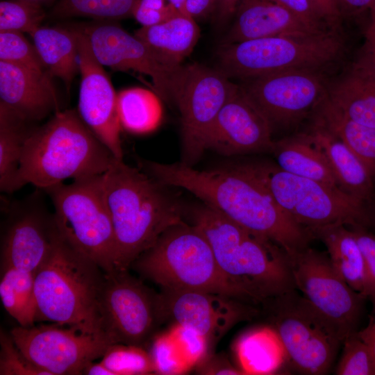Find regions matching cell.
<instances>
[{
  "label": "cell",
  "instance_id": "obj_1",
  "mask_svg": "<svg viewBox=\"0 0 375 375\" xmlns=\"http://www.w3.org/2000/svg\"><path fill=\"white\" fill-rule=\"evenodd\" d=\"M140 166L162 184L188 190L228 219L274 242L290 257L313 238L278 206L250 163L210 170L183 162L141 160Z\"/></svg>",
  "mask_w": 375,
  "mask_h": 375
},
{
  "label": "cell",
  "instance_id": "obj_39",
  "mask_svg": "<svg viewBox=\"0 0 375 375\" xmlns=\"http://www.w3.org/2000/svg\"><path fill=\"white\" fill-rule=\"evenodd\" d=\"M149 353L155 374H180L190 368L170 331L153 338Z\"/></svg>",
  "mask_w": 375,
  "mask_h": 375
},
{
  "label": "cell",
  "instance_id": "obj_17",
  "mask_svg": "<svg viewBox=\"0 0 375 375\" xmlns=\"http://www.w3.org/2000/svg\"><path fill=\"white\" fill-rule=\"evenodd\" d=\"M161 322L194 329L214 345L237 323L253 317L257 310L245 301L201 291L162 290L158 294Z\"/></svg>",
  "mask_w": 375,
  "mask_h": 375
},
{
  "label": "cell",
  "instance_id": "obj_53",
  "mask_svg": "<svg viewBox=\"0 0 375 375\" xmlns=\"http://www.w3.org/2000/svg\"><path fill=\"white\" fill-rule=\"evenodd\" d=\"M178 10L185 14V0H168Z\"/></svg>",
  "mask_w": 375,
  "mask_h": 375
},
{
  "label": "cell",
  "instance_id": "obj_18",
  "mask_svg": "<svg viewBox=\"0 0 375 375\" xmlns=\"http://www.w3.org/2000/svg\"><path fill=\"white\" fill-rule=\"evenodd\" d=\"M73 28L77 40L81 74L78 113L115 157L122 160L117 94L103 65L95 57L86 35L78 26Z\"/></svg>",
  "mask_w": 375,
  "mask_h": 375
},
{
  "label": "cell",
  "instance_id": "obj_37",
  "mask_svg": "<svg viewBox=\"0 0 375 375\" xmlns=\"http://www.w3.org/2000/svg\"><path fill=\"white\" fill-rule=\"evenodd\" d=\"M0 60L40 74L48 73L33 43H30L22 32L0 31Z\"/></svg>",
  "mask_w": 375,
  "mask_h": 375
},
{
  "label": "cell",
  "instance_id": "obj_45",
  "mask_svg": "<svg viewBox=\"0 0 375 375\" xmlns=\"http://www.w3.org/2000/svg\"><path fill=\"white\" fill-rule=\"evenodd\" d=\"M322 16L333 27L342 16L337 0H310Z\"/></svg>",
  "mask_w": 375,
  "mask_h": 375
},
{
  "label": "cell",
  "instance_id": "obj_20",
  "mask_svg": "<svg viewBox=\"0 0 375 375\" xmlns=\"http://www.w3.org/2000/svg\"><path fill=\"white\" fill-rule=\"evenodd\" d=\"M57 228L53 215L30 209L8 226L1 248V270L15 268L35 275L49 256Z\"/></svg>",
  "mask_w": 375,
  "mask_h": 375
},
{
  "label": "cell",
  "instance_id": "obj_6",
  "mask_svg": "<svg viewBox=\"0 0 375 375\" xmlns=\"http://www.w3.org/2000/svg\"><path fill=\"white\" fill-rule=\"evenodd\" d=\"M131 266L162 290L201 291L256 303L224 275L199 228L185 221L167 228Z\"/></svg>",
  "mask_w": 375,
  "mask_h": 375
},
{
  "label": "cell",
  "instance_id": "obj_36",
  "mask_svg": "<svg viewBox=\"0 0 375 375\" xmlns=\"http://www.w3.org/2000/svg\"><path fill=\"white\" fill-rule=\"evenodd\" d=\"M45 17L42 6L26 0L0 2V31H19L30 35Z\"/></svg>",
  "mask_w": 375,
  "mask_h": 375
},
{
  "label": "cell",
  "instance_id": "obj_24",
  "mask_svg": "<svg viewBox=\"0 0 375 375\" xmlns=\"http://www.w3.org/2000/svg\"><path fill=\"white\" fill-rule=\"evenodd\" d=\"M323 151L340 189L369 206L375 207V182L367 168L339 138L314 122L310 132Z\"/></svg>",
  "mask_w": 375,
  "mask_h": 375
},
{
  "label": "cell",
  "instance_id": "obj_44",
  "mask_svg": "<svg viewBox=\"0 0 375 375\" xmlns=\"http://www.w3.org/2000/svg\"><path fill=\"white\" fill-rule=\"evenodd\" d=\"M269 1L283 6L308 22L325 28H336L326 21L310 0Z\"/></svg>",
  "mask_w": 375,
  "mask_h": 375
},
{
  "label": "cell",
  "instance_id": "obj_9",
  "mask_svg": "<svg viewBox=\"0 0 375 375\" xmlns=\"http://www.w3.org/2000/svg\"><path fill=\"white\" fill-rule=\"evenodd\" d=\"M278 206L306 228L333 224L370 228L372 209L319 181L287 172L272 163H250Z\"/></svg>",
  "mask_w": 375,
  "mask_h": 375
},
{
  "label": "cell",
  "instance_id": "obj_8",
  "mask_svg": "<svg viewBox=\"0 0 375 375\" xmlns=\"http://www.w3.org/2000/svg\"><path fill=\"white\" fill-rule=\"evenodd\" d=\"M103 174L80 178L44 190L62 238L106 274L116 271L113 226L103 189Z\"/></svg>",
  "mask_w": 375,
  "mask_h": 375
},
{
  "label": "cell",
  "instance_id": "obj_40",
  "mask_svg": "<svg viewBox=\"0 0 375 375\" xmlns=\"http://www.w3.org/2000/svg\"><path fill=\"white\" fill-rule=\"evenodd\" d=\"M0 346L1 375H48L24 355L10 334L1 331Z\"/></svg>",
  "mask_w": 375,
  "mask_h": 375
},
{
  "label": "cell",
  "instance_id": "obj_27",
  "mask_svg": "<svg viewBox=\"0 0 375 375\" xmlns=\"http://www.w3.org/2000/svg\"><path fill=\"white\" fill-rule=\"evenodd\" d=\"M134 35L167 62L180 66L196 45L200 29L194 19L178 12L160 24L142 26Z\"/></svg>",
  "mask_w": 375,
  "mask_h": 375
},
{
  "label": "cell",
  "instance_id": "obj_52",
  "mask_svg": "<svg viewBox=\"0 0 375 375\" xmlns=\"http://www.w3.org/2000/svg\"><path fill=\"white\" fill-rule=\"evenodd\" d=\"M83 374L86 375H112L101 361L99 362H91L84 369Z\"/></svg>",
  "mask_w": 375,
  "mask_h": 375
},
{
  "label": "cell",
  "instance_id": "obj_50",
  "mask_svg": "<svg viewBox=\"0 0 375 375\" xmlns=\"http://www.w3.org/2000/svg\"><path fill=\"white\" fill-rule=\"evenodd\" d=\"M210 361V363L208 361L205 362L203 373L210 374H244L240 369H236L228 362H223L218 359H216L215 361V359Z\"/></svg>",
  "mask_w": 375,
  "mask_h": 375
},
{
  "label": "cell",
  "instance_id": "obj_25",
  "mask_svg": "<svg viewBox=\"0 0 375 375\" xmlns=\"http://www.w3.org/2000/svg\"><path fill=\"white\" fill-rule=\"evenodd\" d=\"M271 153L281 169L341 190L323 151L310 133L274 141Z\"/></svg>",
  "mask_w": 375,
  "mask_h": 375
},
{
  "label": "cell",
  "instance_id": "obj_10",
  "mask_svg": "<svg viewBox=\"0 0 375 375\" xmlns=\"http://www.w3.org/2000/svg\"><path fill=\"white\" fill-rule=\"evenodd\" d=\"M263 301L288 361L298 372L327 374L343 340L335 326L295 290Z\"/></svg>",
  "mask_w": 375,
  "mask_h": 375
},
{
  "label": "cell",
  "instance_id": "obj_15",
  "mask_svg": "<svg viewBox=\"0 0 375 375\" xmlns=\"http://www.w3.org/2000/svg\"><path fill=\"white\" fill-rule=\"evenodd\" d=\"M325 71L293 69L243 81L242 89L274 126L289 127L314 113L327 94Z\"/></svg>",
  "mask_w": 375,
  "mask_h": 375
},
{
  "label": "cell",
  "instance_id": "obj_51",
  "mask_svg": "<svg viewBox=\"0 0 375 375\" xmlns=\"http://www.w3.org/2000/svg\"><path fill=\"white\" fill-rule=\"evenodd\" d=\"M373 313L368 325L358 331L360 337L369 345L375 360V303L373 304Z\"/></svg>",
  "mask_w": 375,
  "mask_h": 375
},
{
  "label": "cell",
  "instance_id": "obj_4",
  "mask_svg": "<svg viewBox=\"0 0 375 375\" xmlns=\"http://www.w3.org/2000/svg\"><path fill=\"white\" fill-rule=\"evenodd\" d=\"M119 159L95 136L74 110H58L29 131L23 147L19 177L46 190L73 180L103 174Z\"/></svg>",
  "mask_w": 375,
  "mask_h": 375
},
{
  "label": "cell",
  "instance_id": "obj_41",
  "mask_svg": "<svg viewBox=\"0 0 375 375\" xmlns=\"http://www.w3.org/2000/svg\"><path fill=\"white\" fill-rule=\"evenodd\" d=\"M170 332L190 367L204 360L209 345L203 335L192 328L177 324H174Z\"/></svg>",
  "mask_w": 375,
  "mask_h": 375
},
{
  "label": "cell",
  "instance_id": "obj_34",
  "mask_svg": "<svg viewBox=\"0 0 375 375\" xmlns=\"http://www.w3.org/2000/svg\"><path fill=\"white\" fill-rule=\"evenodd\" d=\"M138 0H58L51 12L56 18L88 17L97 21L129 17Z\"/></svg>",
  "mask_w": 375,
  "mask_h": 375
},
{
  "label": "cell",
  "instance_id": "obj_29",
  "mask_svg": "<svg viewBox=\"0 0 375 375\" xmlns=\"http://www.w3.org/2000/svg\"><path fill=\"white\" fill-rule=\"evenodd\" d=\"M235 351L244 374H272L288 361L283 344L272 327L258 328L242 335Z\"/></svg>",
  "mask_w": 375,
  "mask_h": 375
},
{
  "label": "cell",
  "instance_id": "obj_2",
  "mask_svg": "<svg viewBox=\"0 0 375 375\" xmlns=\"http://www.w3.org/2000/svg\"><path fill=\"white\" fill-rule=\"evenodd\" d=\"M167 187L123 159L103 174L115 238L117 270L128 269L167 228L184 221L181 205Z\"/></svg>",
  "mask_w": 375,
  "mask_h": 375
},
{
  "label": "cell",
  "instance_id": "obj_42",
  "mask_svg": "<svg viewBox=\"0 0 375 375\" xmlns=\"http://www.w3.org/2000/svg\"><path fill=\"white\" fill-rule=\"evenodd\" d=\"M362 251L366 274V297L375 303V232L362 226H349Z\"/></svg>",
  "mask_w": 375,
  "mask_h": 375
},
{
  "label": "cell",
  "instance_id": "obj_16",
  "mask_svg": "<svg viewBox=\"0 0 375 375\" xmlns=\"http://www.w3.org/2000/svg\"><path fill=\"white\" fill-rule=\"evenodd\" d=\"M127 270L105 273L99 303L101 328L115 344L143 347L162 322L158 294Z\"/></svg>",
  "mask_w": 375,
  "mask_h": 375
},
{
  "label": "cell",
  "instance_id": "obj_47",
  "mask_svg": "<svg viewBox=\"0 0 375 375\" xmlns=\"http://www.w3.org/2000/svg\"><path fill=\"white\" fill-rule=\"evenodd\" d=\"M342 15L343 12L347 15H356L365 11H369L375 0H337Z\"/></svg>",
  "mask_w": 375,
  "mask_h": 375
},
{
  "label": "cell",
  "instance_id": "obj_30",
  "mask_svg": "<svg viewBox=\"0 0 375 375\" xmlns=\"http://www.w3.org/2000/svg\"><path fill=\"white\" fill-rule=\"evenodd\" d=\"M316 122L339 138L362 162L375 182V128L344 117L326 97L315 111Z\"/></svg>",
  "mask_w": 375,
  "mask_h": 375
},
{
  "label": "cell",
  "instance_id": "obj_48",
  "mask_svg": "<svg viewBox=\"0 0 375 375\" xmlns=\"http://www.w3.org/2000/svg\"><path fill=\"white\" fill-rule=\"evenodd\" d=\"M364 42L361 47L375 67V17L370 19L364 31Z\"/></svg>",
  "mask_w": 375,
  "mask_h": 375
},
{
  "label": "cell",
  "instance_id": "obj_55",
  "mask_svg": "<svg viewBox=\"0 0 375 375\" xmlns=\"http://www.w3.org/2000/svg\"><path fill=\"white\" fill-rule=\"evenodd\" d=\"M371 229L375 232V207L374 208L372 214V224Z\"/></svg>",
  "mask_w": 375,
  "mask_h": 375
},
{
  "label": "cell",
  "instance_id": "obj_43",
  "mask_svg": "<svg viewBox=\"0 0 375 375\" xmlns=\"http://www.w3.org/2000/svg\"><path fill=\"white\" fill-rule=\"evenodd\" d=\"M181 12L168 0H138L132 16L142 26L160 24Z\"/></svg>",
  "mask_w": 375,
  "mask_h": 375
},
{
  "label": "cell",
  "instance_id": "obj_35",
  "mask_svg": "<svg viewBox=\"0 0 375 375\" xmlns=\"http://www.w3.org/2000/svg\"><path fill=\"white\" fill-rule=\"evenodd\" d=\"M100 361L112 375L155 374L151 355L142 346L112 344L108 347Z\"/></svg>",
  "mask_w": 375,
  "mask_h": 375
},
{
  "label": "cell",
  "instance_id": "obj_46",
  "mask_svg": "<svg viewBox=\"0 0 375 375\" xmlns=\"http://www.w3.org/2000/svg\"><path fill=\"white\" fill-rule=\"evenodd\" d=\"M216 0H185V14L196 19L214 13Z\"/></svg>",
  "mask_w": 375,
  "mask_h": 375
},
{
  "label": "cell",
  "instance_id": "obj_21",
  "mask_svg": "<svg viewBox=\"0 0 375 375\" xmlns=\"http://www.w3.org/2000/svg\"><path fill=\"white\" fill-rule=\"evenodd\" d=\"M51 78L0 60V106L26 122L56 112L59 103Z\"/></svg>",
  "mask_w": 375,
  "mask_h": 375
},
{
  "label": "cell",
  "instance_id": "obj_12",
  "mask_svg": "<svg viewBox=\"0 0 375 375\" xmlns=\"http://www.w3.org/2000/svg\"><path fill=\"white\" fill-rule=\"evenodd\" d=\"M290 258L296 289L335 326L343 341L358 331L367 298L342 279L328 254L306 247Z\"/></svg>",
  "mask_w": 375,
  "mask_h": 375
},
{
  "label": "cell",
  "instance_id": "obj_28",
  "mask_svg": "<svg viewBox=\"0 0 375 375\" xmlns=\"http://www.w3.org/2000/svg\"><path fill=\"white\" fill-rule=\"evenodd\" d=\"M30 35L49 74L60 78L69 88L79 72L78 44L74 28L40 26Z\"/></svg>",
  "mask_w": 375,
  "mask_h": 375
},
{
  "label": "cell",
  "instance_id": "obj_14",
  "mask_svg": "<svg viewBox=\"0 0 375 375\" xmlns=\"http://www.w3.org/2000/svg\"><path fill=\"white\" fill-rule=\"evenodd\" d=\"M10 334L24 355L48 375L83 374L90 362L115 344L105 333H83L57 324L19 326Z\"/></svg>",
  "mask_w": 375,
  "mask_h": 375
},
{
  "label": "cell",
  "instance_id": "obj_3",
  "mask_svg": "<svg viewBox=\"0 0 375 375\" xmlns=\"http://www.w3.org/2000/svg\"><path fill=\"white\" fill-rule=\"evenodd\" d=\"M192 218V224L210 244L224 275L255 302L296 289L290 258L278 244L206 204L195 208Z\"/></svg>",
  "mask_w": 375,
  "mask_h": 375
},
{
  "label": "cell",
  "instance_id": "obj_23",
  "mask_svg": "<svg viewBox=\"0 0 375 375\" xmlns=\"http://www.w3.org/2000/svg\"><path fill=\"white\" fill-rule=\"evenodd\" d=\"M326 99L350 120L375 128V67L362 49L344 73L329 81Z\"/></svg>",
  "mask_w": 375,
  "mask_h": 375
},
{
  "label": "cell",
  "instance_id": "obj_7",
  "mask_svg": "<svg viewBox=\"0 0 375 375\" xmlns=\"http://www.w3.org/2000/svg\"><path fill=\"white\" fill-rule=\"evenodd\" d=\"M344 40L336 29L224 43L217 68L242 81L293 69L325 71L342 57Z\"/></svg>",
  "mask_w": 375,
  "mask_h": 375
},
{
  "label": "cell",
  "instance_id": "obj_5",
  "mask_svg": "<svg viewBox=\"0 0 375 375\" xmlns=\"http://www.w3.org/2000/svg\"><path fill=\"white\" fill-rule=\"evenodd\" d=\"M104 280L102 269L57 230L53 249L34 276L36 320L104 333L99 308Z\"/></svg>",
  "mask_w": 375,
  "mask_h": 375
},
{
  "label": "cell",
  "instance_id": "obj_13",
  "mask_svg": "<svg viewBox=\"0 0 375 375\" xmlns=\"http://www.w3.org/2000/svg\"><path fill=\"white\" fill-rule=\"evenodd\" d=\"M238 86L218 69L185 66L174 103L181 114L183 162L192 166L206 150L219 112Z\"/></svg>",
  "mask_w": 375,
  "mask_h": 375
},
{
  "label": "cell",
  "instance_id": "obj_33",
  "mask_svg": "<svg viewBox=\"0 0 375 375\" xmlns=\"http://www.w3.org/2000/svg\"><path fill=\"white\" fill-rule=\"evenodd\" d=\"M1 272L0 297L3 306L19 326H33L37 316L35 275L15 268L1 269Z\"/></svg>",
  "mask_w": 375,
  "mask_h": 375
},
{
  "label": "cell",
  "instance_id": "obj_54",
  "mask_svg": "<svg viewBox=\"0 0 375 375\" xmlns=\"http://www.w3.org/2000/svg\"><path fill=\"white\" fill-rule=\"evenodd\" d=\"M26 1H31V2L35 3L43 6L44 4L52 2L54 0H26Z\"/></svg>",
  "mask_w": 375,
  "mask_h": 375
},
{
  "label": "cell",
  "instance_id": "obj_11",
  "mask_svg": "<svg viewBox=\"0 0 375 375\" xmlns=\"http://www.w3.org/2000/svg\"><path fill=\"white\" fill-rule=\"evenodd\" d=\"M78 27L86 35L99 62L115 71H133L149 76L161 99L175 103L185 66L170 65L137 36L116 22L97 21Z\"/></svg>",
  "mask_w": 375,
  "mask_h": 375
},
{
  "label": "cell",
  "instance_id": "obj_26",
  "mask_svg": "<svg viewBox=\"0 0 375 375\" xmlns=\"http://www.w3.org/2000/svg\"><path fill=\"white\" fill-rule=\"evenodd\" d=\"M308 230L313 238L324 244L338 274L353 290L367 298L364 258L351 228L344 224H333Z\"/></svg>",
  "mask_w": 375,
  "mask_h": 375
},
{
  "label": "cell",
  "instance_id": "obj_19",
  "mask_svg": "<svg viewBox=\"0 0 375 375\" xmlns=\"http://www.w3.org/2000/svg\"><path fill=\"white\" fill-rule=\"evenodd\" d=\"M272 131L267 119L239 85L219 111L206 149L227 156L271 153Z\"/></svg>",
  "mask_w": 375,
  "mask_h": 375
},
{
  "label": "cell",
  "instance_id": "obj_49",
  "mask_svg": "<svg viewBox=\"0 0 375 375\" xmlns=\"http://www.w3.org/2000/svg\"><path fill=\"white\" fill-rule=\"evenodd\" d=\"M242 0H216L215 15L219 24L226 22L233 16L235 9Z\"/></svg>",
  "mask_w": 375,
  "mask_h": 375
},
{
  "label": "cell",
  "instance_id": "obj_22",
  "mask_svg": "<svg viewBox=\"0 0 375 375\" xmlns=\"http://www.w3.org/2000/svg\"><path fill=\"white\" fill-rule=\"evenodd\" d=\"M224 43L285 35H307L328 30L308 22L269 0H242Z\"/></svg>",
  "mask_w": 375,
  "mask_h": 375
},
{
  "label": "cell",
  "instance_id": "obj_38",
  "mask_svg": "<svg viewBox=\"0 0 375 375\" xmlns=\"http://www.w3.org/2000/svg\"><path fill=\"white\" fill-rule=\"evenodd\" d=\"M342 356L335 374L338 375H375V360L369 345L358 331L343 341Z\"/></svg>",
  "mask_w": 375,
  "mask_h": 375
},
{
  "label": "cell",
  "instance_id": "obj_32",
  "mask_svg": "<svg viewBox=\"0 0 375 375\" xmlns=\"http://www.w3.org/2000/svg\"><path fill=\"white\" fill-rule=\"evenodd\" d=\"M117 106L122 128L135 134L155 131L162 118L161 99L153 90L131 88L117 94Z\"/></svg>",
  "mask_w": 375,
  "mask_h": 375
},
{
  "label": "cell",
  "instance_id": "obj_31",
  "mask_svg": "<svg viewBox=\"0 0 375 375\" xmlns=\"http://www.w3.org/2000/svg\"><path fill=\"white\" fill-rule=\"evenodd\" d=\"M26 121L0 106V189L12 193L24 185L19 177V165L25 140L29 132Z\"/></svg>",
  "mask_w": 375,
  "mask_h": 375
}]
</instances>
